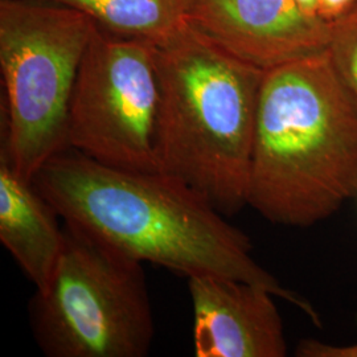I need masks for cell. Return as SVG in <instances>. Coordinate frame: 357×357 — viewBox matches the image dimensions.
I'll return each instance as SVG.
<instances>
[{"instance_id":"cell-6","label":"cell","mask_w":357,"mask_h":357,"mask_svg":"<svg viewBox=\"0 0 357 357\" xmlns=\"http://www.w3.org/2000/svg\"><path fill=\"white\" fill-rule=\"evenodd\" d=\"M159 78L153 44L94 26L78 68L68 149L128 171H159Z\"/></svg>"},{"instance_id":"cell-3","label":"cell","mask_w":357,"mask_h":357,"mask_svg":"<svg viewBox=\"0 0 357 357\" xmlns=\"http://www.w3.org/2000/svg\"><path fill=\"white\" fill-rule=\"evenodd\" d=\"M155 48L159 171L181 180L224 215L246 205L265 70L190 24Z\"/></svg>"},{"instance_id":"cell-11","label":"cell","mask_w":357,"mask_h":357,"mask_svg":"<svg viewBox=\"0 0 357 357\" xmlns=\"http://www.w3.org/2000/svg\"><path fill=\"white\" fill-rule=\"evenodd\" d=\"M327 53L336 75L357 106V4L330 23Z\"/></svg>"},{"instance_id":"cell-4","label":"cell","mask_w":357,"mask_h":357,"mask_svg":"<svg viewBox=\"0 0 357 357\" xmlns=\"http://www.w3.org/2000/svg\"><path fill=\"white\" fill-rule=\"evenodd\" d=\"M64 249L29 303L48 357H144L155 320L143 262L64 221Z\"/></svg>"},{"instance_id":"cell-1","label":"cell","mask_w":357,"mask_h":357,"mask_svg":"<svg viewBox=\"0 0 357 357\" xmlns=\"http://www.w3.org/2000/svg\"><path fill=\"white\" fill-rule=\"evenodd\" d=\"M33 183L65 222L134 259L187 278L212 274L255 283L320 327L314 306L255 262L243 230L181 180L162 171L105 166L65 149L41 167Z\"/></svg>"},{"instance_id":"cell-14","label":"cell","mask_w":357,"mask_h":357,"mask_svg":"<svg viewBox=\"0 0 357 357\" xmlns=\"http://www.w3.org/2000/svg\"><path fill=\"white\" fill-rule=\"evenodd\" d=\"M301 8L310 16H317L319 17L318 13V7H319V0H296Z\"/></svg>"},{"instance_id":"cell-8","label":"cell","mask_w":357,"mask_h":357,"mask_svg":"<svg viewBox=\"0 0 357 357\" xmlns=\"http://www.w3.org/2000/svg\"><path fill=\"white\" fill-rule=\"evenodd\" d=\"M197 357H284L283 321L268 289L202 274L187 278Z\"/></svg>"},{"instance_id":"cell-2","label":"cell","mask_w":357,"mask_h":357,"mask_svg":"<svg viewBox=\"0 0 357 357\" xmlns=\"http://www.w3.org/2000/svg\"><path fill=\"white\" fill-rule=\"evenodd\" d=\"M356 195L357 106L327 51L265 70L246 205L305 228Z\"/></svg>"},{"instance_id":"cell-9","label":"cell","mask_w":357,"mask_h":357,"mask_svg":"<svg viewBox=\"0 0 357 357\" xmlns=\"http://www.w3.org/2000/svg\"><path fill=\"white\" fill-rule=\"evenodd\" d=\"M59 217L33 180L23 178L0 151V241L36 290L51 281L64 249Z\"/></svg>"},{"instance_id":"cell-7","label":"cell","mask_w":357,"mask_h":357,"mask_svg":"<svg viewBox=\"0 0 357 357\" xmlns=\"http://www.w3.org/2000/svg\"><path fill=\"white\" fill-rule=\"evenodd\" d=\"M188 24L264 70L327 51L330 24L296 0H185Z\"/></svg>"},{"instance_id":"cell-5","label":"cell","mask_w":357,"mask_h":357,"mask_svg":"<svg viewBox=\"0 0 357 357\" xmlns=\"http://www.w3.org/2000/svg\"><path fill=\"white\" fill-rule=\"evenodd\" d=\"M94 22L76 10L40 0L0 1V69L6 130L0 151L33 180L68 149L72 93Z\"/></svg>"},{"instance_id":"cell-13","label":"cell","mask_w":357,"mask_h":357,"mask_svg":"<svg viewBox=\"0 0 357 357\" xmlns=\"http://www.w3.org/2000/svg\"><path fill=\"white\" fill-rule=\"evenodd\" d=\"M357 4V0H319L318 13L326 23H332Z\"/></svg>"},{"instance_id":"cell-10","label":"cell","mask_w":357,"mask_h":357,"mask_svg":"<svg viewBox=\"0 0 357 357\" xmlns=\"http://www.w3.org/2000/svg\"><path fill=\"white\" fill-rule=\"evenodd\" d=\"M85 13L118 38L159 45L188 24L185 0H40Z\"/></svg>"},{"instance_id":"cell-12","label":"cell","mask_w":357,"mask_h":357,"mask_svg":"<svg viewBox=\"0 0 357 357\" xmlns=\"http://www.w3.org/2000/svg\"><path fill=\"white\" fill-rule=\"evenodd\" d=\"M295 355L298 357H357V343L335 345L315 339H303L296 345Z\"/></svg>"}]
</instances>
